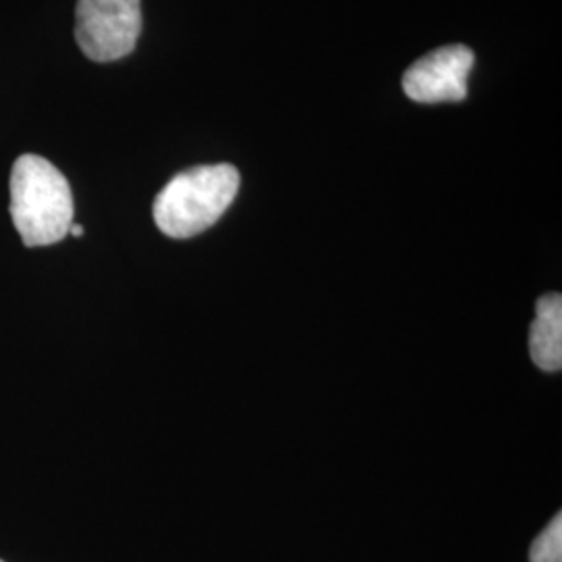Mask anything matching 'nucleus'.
Listing matches in <instances>:
<instances>
[{
	"instance_id": "nucleus-1",
	"label": "nucleus",
	"mask_w": 562,
	"mask_h": 562,
	"mask_svg": "<svg viewBox=\"0 0 562 562\" xmlns=\"http://www.w3.org/2000/svg\"><path fill=\"white\" fill-rule=\"evenodd\" d=\"M240 190L234 165H199L181 171L159 192L153 204L155 223L169 238H192L213 227Z\"/></svg>"
},
{
	"instance_id": "nucleus-2",
	"label": "nucleus",
	"mask_w": 562,
	"mask_h": 562,
	"mask_svg": "<svg viewBox=\"0 0 562 562\" xmlns=\"http://www.w3.org/2000/svg\"><path fill=\"white\" fill-rule=\"evenodd\" d=\"M11 217L25 246H50L69 234L74 196L59 169L38 155H21L11 173Z\"/></svg>"
},
{
	"instance_id": "nucleus-3",
	"label": "nucleus",
	"mask_w": 562,
	"mask_h": 562,
	"mask_svg": "<svg viewBox=\"0 0 562 562\" xmlns=\"http://www.w3.org/2000/svg\"><path fill=\"white\" fill-rule=\"evenodd\" d=\"M140 0H78L76 41L97 63L127 57L140 38Z\"/></svg>"
},
{
	"instance_id": "nucleus-4",
	"label": "nucleus",
	"mask_w": 562,
	"mask_h": 562,
	"mask_svg": "<svg viewBox=\"0 0 562 562\" xmlns=\"http://www.w3.org/2000/svg\"><path fill=\"white\" fill-rule=\"evenodd\" d=\"M475 55L464 44H448L415 60L402 76V90L422 104L461 102L467 99V80Z\"/></svg>"
},
{
	"instance_id": "nucleus-5",
	"label": "nucleus",
	"mask_w": 562,
	"mask_h": 562,
	"mask_svg": "<svg viewBox=\"0 0 562 562\" xmlns=\"http://www.w3.org/2000/svg\"><path fill=\"white\" fill-rule=\"evenodd\" d=\"M531 361L546 373H557L562 367V299L546 294L536 302V319L529 334Z\"/></svg>"
},
{
	"instance_id": "nucleus-6",
	"label": "nucleus",
	"mask_w": 562,
	"mask_h": 562,
	"mask_svg": "<svg viewBox=\"0 0 562 562\" xmlns=\"http://www.w3.org/2000/svg\"><path fill=\"white\" fill-rule=\"evenodd\" d=\"M531 562H562V517L557 515L531 543Z\"/></svg>"
},
{
	"instance_id": "nucleus-7",
	"label": "nucleus",
	"mask_w": 562,
	"mask_h": 562,
	"mask_svg": "<svg viewBox=\"0 0 562 562\" xmlns=\"http://www.w3.org/2000/svg\"><path fill=\"white\" fill-rule=\"evenodd\" d=\"M69 234H71V236H76V238H81V236H83V227L78 225V223H71V227H69Z\"/></svg>"
},
{
	"instance_id": "nucleus-8",
	"label": "nucleus",
	"mask_w": 562,
	"mask_h": 562,
	"mask_svg": "<svg viewBox=\"0 0 562 562\" xmlns=\"http://www.w3.org/2000/svg\"><path fill=\"white\" fill-rule=\"evenodd\" d=\"M0 562H2V561H0Z\"/></svg>"
}]
</instances>
